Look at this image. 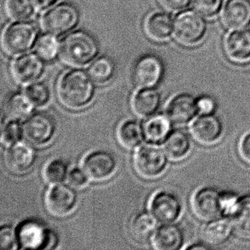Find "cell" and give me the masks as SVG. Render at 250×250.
Masks as SVG:
<instances>
[{
	"mask_svg": "<svg viewBox=\"0 0 250 250\" xmlns=\"http://www.w3.org/2000/svg\"><path fill=\"white\" fill-rule=\"evenodd\" d=\"M93 81L89 74L82 70L68 71L58 82V100L69 110H82L87 107L94 99Z\"/></svg>",
	"mask_w": 250,
	"mask_h": 250,
	"instance_id": "1",
	"label": "cell"
},
{
	"mask_svg": "<svg viewBox=\"0 0 250 250\" xmlns=\"http://www.w3.org/2000/svg\"><path fill=\"white\" fill-rule=\"evenodd\" d=\"M98 52L99 46L96 39L83 30L67 35L60 45L61 58L71 66L81 67L90 63Z\"/></svg>",
	"mask_w": 250,
	"mask_h": 250,
	"instance_id": "2",
	"label": "cell"
},
{
	"mask_svg": "<svg viewBox=\"0 0 250 250\" xmlns=\"http://www.w3.org/2000/svg\"><path fill=\"white\" fill-rule=\"evenodd\" d=\"M169 159L164 149L157 145L147 144L136 149L133 156L134 170L142 178L152 180L165 174Z\"/></svg>",
	"mask_w": 250,
	"mask_h": 250,
	"instance_id": "3",
	"label": "cell"
},
{
	"mask_svg": "<svg viewBox=\"0 0 250 250\" xmlns=\"http://www.w3.org/2000/svg\"><path fill=\"white\" fill-rule=\"evenodd\" d=\"M17 229L20 247L22 250H54L59 244L57 232L39 221H23Z\"/></svg>",
	"mask_w": 250,
	"mask_h": 250,
	"instance_id": "4",
	"label": "cell"
},
{
	"mask_svg": "<svg viewBox=\"0 0 250 250\" xmlns=\"http://www.w3.org/2000/svg\"><path fill=\"white\" fill-rule=\"evenodd\" d=\"M24 138L38 147L48 146L53 141L57 133V124L50 114L33 112L23 123Z\"/></svg>",
	"mask_w": 250,
	"mask_h": 250,
	"instance_id": "5",
	"label": "cell"
},
{
	"mask_svg": "<svg viewBox=\"0 0 250 250\" xmlns=\"http://www.w3.org/2000/svg\"><path fill=\"white\" fill-rule=\"evenodd\" d=\"M80 19L78 10L72 4L62 2L47 11L42 18V27L54 36L68 33L77 25Z\"/></svg>",
	"mask_w": 250,
	"mask_h": 250,
	"instance_id": "6",
	"label": "cell"
},
{
	"mask_svg": "<svg viewBox=\"0 0 250 250\" xmlns=\"http://www.w3.org/2000/svg\"><path fill=\"white\" fill-rule=\"evenodd\" d=\"M37 29L30 22H17L10 24L2 35L5 52L11 55H19L27 52L34 44Z\"/></svg>",
	"mask_w": 250,
	"mask_h": 250,
	"instance_id": "7",
	"label": "cell"
},
{
	"mask_svg": "<svg viewBox=\"0 0 250 250\" xmlns=\"http://www.w3.org/2000/svg\"><path fill=\"white\" fill-rule=\"evenodd\" d=\"M77 203V191L68 184L51 186L45 194V207L55 217H65L71 214L75 210Z\"/></svg>",
	"mask_w": 250,
	"mask_h": 250,
	"instance_id": "8",
	"label": "cell"
},
{
	"mask_svg": "<svg viewBox=\"0 0 250 250\" xmlns=\"http://www.w3.org/2000/svg\"><path fill=\"white\" fill-rule=\"evenodd\" d=\"M221 193L213 187H203L193 193L190 200L191 211L196 218L208 222L222 217Z\"/></svg>",
	"mask_w": 250,
	"mask_h": 250,
	"instance_id": "9",
	"label": "cell"
},
{
	"mask_svg": "<svg viewBox=\"0 0 250 250\" xmlns=\"http://www.w3.org/2000/svg\"><path fill=\"white\" fill-rule=\"evenodd\" d=\"M188 134L196 143L203 146H214L223 137L222 121L214 114H199L189 123Z\"/></svg>",
	"mask_w": 250,
	"mask_h": 250,
	"instance_id": "10",
	"label": "cell"
},
{
	"mask_svg": "<svg viewBox=\"0 0 250 250\" xmlns=\"http://www.w3.org/2000/svg\"><path fill=\"white\" fill-rule=\"evenodd\" d=\"M148 207L150 213L161 224L175 223L182 214V203L179 197L167 190L154 193Z\"/></svg>",
	"mask_w": 250,
	"mask_h": 250,
	"instance_id": "11",
	"label": "cell"
},
{
	"mask_svg": "<svg viewBox=\"0 0 250 250\" xmlns=\"http://www.w3.org/2000/svg\"><path fill=\"white\" fill-rule=\"evenodd\" d=\"M173 30L175 39L179 43L191 46L198 43L204 36L206 22L197 13L184 11L175 18Z\"/></svg>",
	"mask_w": 250,
	"mask_h": 250,
	"instance_id": "12",
	"label": "cell"
},
{
	"mask_svg": "<svg viewBox=\"0 0 250 250\" xmlns=\"http://www.w3.org/2000/svg\"><path fill=\"white\" fill-rule=\"evenodd\" d=\"M115 156L106 150H98L87 153L83 160L82 167L90 181L100 182L112 178L118 170Z\"/></svg>",
	"mask_w": 250,
	"mask_h": 250,
	"instance_id": "13",
	"label": "cell"
},
{
	"mask_svg": "<svg viewBox=\"0 0 250 250\" xmlns=\"http://www.w3.org/2000/svg\"><path fill=\"white\" fill-rule=\"evenodd\" d=\"M36 159V153L30 143L20 141L6 147L4 153V162L7 169L16 175L28 172Z\"/></svg>",
	"mask_w": 250,
	"mask_h": 250,
	"instance_id": "14",
	"label": "cell"
},
{
	"mask_svg": "<svg viewBox=\"0 0 250 250\" xmlns=\"http://www.w3.org/2000/svg\"><path fill=\"white\" fill-rule=\"evenodd\" d=\"M43 61L37 53H27L19 57L11 68L14 80L21 84L36 83L43 74Z\"/></svg>",
	"mask_w": 250,
	"mask_h": 250,
	"instance_id": "15",
	"label": "cell"
},
{
	"mask_svg": "<svg viewBox=\"0 0 250 250\" xmlns=\"http://www.w3.org/2000/svg\"><path fill=\"white\" fill-rule=\"evenodd\" d=\"M163 65L159 58L147 55L139 60L133 70V81L139 88H150L159 83Z\"/></svg>",
	"mask_w": 250,
	"mask_h": 250,
	"instance_id": "16",
	"label": "cell"
},
{
	"mask_svg": "<svg viewBox=\"0 0 250 250\" xmlns=\"http://www.w3.org/2000/svg\"><path fill=\"white\" fill-rule=\"evenodd\" d=\"M166 114L172 124L177 125L189 124L199 115L197 99L187 93L177 95L168 103Z\"/></svg>",
	"mask_w": 250,
	"mask_h": 250,
	"instance_id": "17",
	"label": "cell"
},
{
	"mask_svg": "<svg viewBox=\"0 0 250 250\" xmlns=\"http://www.w3.org/2000/svg\"><path fill=\"white\" fill-rule=\"evenodd\" d=\"M152 247L156 250H178L182 248L184 234L175 223L162 224L152 236Z\"/></svg>",
	"mask_w": 250,
	"mask_h": 250,
	"instance_id": "18",
	"label": "cell"
},
{
	"mask_svg": "<svg viewBox=\"0 0 250 250\" xmlns=\"http://www.w3.org/2000/svg\"><path fill=\"white\" fill-rule=\"evenodd\" d=\"M233 232V224L230 218L222 216L206 222L202 228L200 236L203 243L211 247L228 241Z\"/></svg>",
	"mask_w": 250,
	"mask_h": 250,
	"instance_id": "19",
	"label": "cell"
},
{
	"mask_svg": "<svg viewBox=\"0 0 250 250\" xmlns=\"http://www.w3.org/2000/svg\"><path fill=\"white\" fill-rule=\"evenodd\" d=\"M224 24L230 30H239L250 23V0H228L222 12Z\"/></svg>",
	"mask_w": 250,
	"mask_h": 250,
	"instance_id": "20",
	"label": "cell"
},
{
	"mask_svg": "<svg viewBox=\"0 0 250 250\" xmlns=\"http://www.w3.org/2000/svg\"><path fill=\"white\" fill-rule=\"evenodd\" d=\"M189 134L184 130H172L164 142V150L172 162H181L187 159L192 150V142Z\"/></svg>",
	"mask_w": 250,
	"mask_h": 250,
	"instance_id": "21",
	"label": "cell"
},
{
	"mask_svg": "<svg viewBox=\"0 0 250 250\" xmlns=\"http://www.w3.org/2000/svg\"><path fill=\"white\" fill-rule=\"evenodd\" d=\"M161 101L160 93L153 87L140 88L131 98V109L137 116L147 118L157 112Z\"/></svg>",
	"mask_w": 250,
	"mask_h": 250,
	"instance_id": "22",
	"label": "cell"
},
{
	"mask_svg": "<svg viewBox=\"0 0 250 250\" xmlns=\"http://www.w3.org/2000/svg\"><path fill=\"white\" fill-rule=\"evenodd\" d=\"M172 122L167 114L158 113L148 117L143 124L145 138L153 145L163 144L172 131Z\"/></svg>",
	"mask_w": 250,
	"mask_h": 250,
	"instance_id": "23",
	"label": "cell"
},
{
	"mask_svg": "<svg viewBox=\"0 0 250 250\" xmlns=\"http://www.w3.org/2000/svg\"><path fill=\"white\" fill-rule=\"evenodd\" d=\"M225 52L231 61L242 62L250 59V31L237 30L225 39Z\"/></svg>",
	"mask_w": 250,
	"mask_h": 250,
	"instance_id": "24",
	"label": "cell"
},
{
	"mask_svg": "<svg viewBox=\"0 0 250 250\" xmlns=\"http://www.w3.org/2000/svg\"><path fill=\"white\" fill-rule=\"evenodd\" d=\"M117 139L124 148L135 150L146 140L143 124L132 119L123 121L117 130Z\"/></svg>",
	"mask_w": 250,
	"mask_h": 250,
	"instance_id": "25",
	"label": "cell"
},
{
	"mask_svg": "<svg viewBox=\"0 0 250 250\" xmlns=\"http://www.w3.org/2000/svg\"><path fill=\"white\" fill-rule=\"evenodd\" d=\"M158 221L150 211L137 213L130 222V233L135 241L147 242L151 239L158 228Z\"/></svg>",
	"mask_w": 250,
	"mask_h": 250,
	"instance_id": "26",
	"label": "cell"
},
{
	"mask_svg": "<svg viewBox=\"0 0 250 250\" xmlns=\"http://www.w3.org/2000/svg\"><path fill=\"white\" fill-rule=\"evenodd\" d=\"M34 105L24 93H12L7 99L4 106V112L7 120L22 121L33 113Z\"/></svg>",
	"mask_w": 250,
	"mask_h": 250,
	"instance_id": "27",
	"label": "cell"
},
{
	"mask_svg": "<svg viewBox=\"0 0 250 250\" xmlns=\"http://www.w3.org/2000/svg\"><path fill=\"white\" fill-rule=\"evenodd\" d=\"M172 21L165 13L158 12L147 17L145 24L146 34L155 42H164L172 33Z\"/></svg>",
	"mask_w": 250,
	"mask_h": 250,
	"instance_id": "28",
	"label": "cell"
},
{
	"mask_svg": "<svg viewBox=\"0 0 250 250\" xmlns=\"http://www.w3.org/2000/svg\"><path fill=\"white\" fill-rule=\"evenodd\" d=\"M230 219L234 231L243 238H250V194L240 198L238 208Z\"/></svg>",
	"mask_w": 250,
	"mask_h": 250,
	"instance_id": "29",
	"label": "cell"
},
{
	"mask_svg": "<svg viewBox=\"0 0 250 250\" xmlns=\"http://www.w3.org/2000/svg\"><path fill=\"white\" fill-rule=\"evenodd\" d=\"M68 164L61 159H54L48 162L43 169V178L50 186L62 184L66 181L69 172Z\"/></svg>",
	"mask_w": 250,
	"mask_h": 250,
	"instance_id": "30",
	"label": "cell"
},
{
	"mask_svg": "<svg viewBox=\"0 0 250 250\" xmlns=\"http://www.w3.org/2000/svg\"><path fill=\"white\" fill-rule=\"evenodd\" d=\"M33 0H6L5 11L10 19L14 21L29 20L34 9Z\"/></svg>",
	"mask_w": 250,
	"mask_h": 250,
	"instance_id": "31",
	"label": "cell"
},
{
	"mask_svg": "<svg viewBox=\"0 0 250 250\" xmlns=\"http://www.w3.org/2000/svg\"><path fill=\"white\" fill-rule=\"evenodd\" d=\"M88 74L92 80L96 83L101 84L106 83L113 75V63L108 58H99L89 67Z\"/></svg>",
	"mask_w": 250,
	"mask_h": 250,
	"instance_id": "32",
	"label": "cell"
},
{
	"mask_svg": "<svg viewBox=\"0 0 250 250\" xmlns=\"http://www.w3.org/2000/svg\"><path fill=\"white\" fill-rule=\"evenodd\" d=\"M60 51L59 42L54 35L45 34L41 36L36 44V52L43 61H52Z\"/></svg>",
	"mask_w": 250,
	"mask_h": 250,
	"instance_id": "33",
	"label": "cell"
},
{
	"mask_svg": "<svg viewBox=\"0 0 250 250\" xmlns=\"http://www.w3.org/2000/svg\"><path fill=\"white\" fill-rule=\"evenodd\" d=\"M23 137L24 131L21 121L7 120L5 121L1 131V143L5 147L21 141Z\"/></svg>",
	"mask_w": 250,
	"mask_h": 250,
	"instance_id": "34",
	"label": "cell"
},
{
	"mask_svg": "<svg viewBox=\"0 0 250 250\" xmlns=\"http://www.w3.org/2000/svg\"><path fill=\"white\" fill-rule=\"evenodd\" d=\"M25 93L31 101L35 107L41 108L46 106L50 101V91L43 83H33L29 84Z\"/></svg>",
	"mask_w": 250,
	"mask_h": 250,
	"instance_id": "35",
	"label": "cell"
},
{
	"mask_svg": "<svg viewBox=\"0 0 250 250\" xmlns=\"http://www.w3.org/2000/svg\"><path fill=\"white\" fill-rule=\"evenodd\" d=\"M0 249L2 250H20L17 228L11 225L0 228Z\"/></svg>",
	"mask_w": 250,
	"mask_h": 250,
	"instance_id": "36",
	"label": "cell"
},
{
	"mask_svg": "<svg viewBox=\"0 0 250 250\" xmlns=\"http://www.w3.org/2000/svg\"><path fill=\"white\" fill-rule=\"evenodd\" d=\"M240 198L236 194L232 192H222L220 197V206L222 216L231 218L235 213Z\"/></svg>",
	"mask_w": 250,
	"mask_h": 250,
	"instance_id": "37",
	"label": "cell"
},
{
	"mask_svg": "<svg viewBox=\"0 0 250 250\" xmlns=\"http://www.w3.org/2000/svg\"><path fill=\"white\" fill-rule=\"evenodd\" d=\"M90 178L83 167H75L70 169L67 177V183L75 189H83L87 187Z\"/></svg>",
	"mask_w": 250,
	"mask_h": 250,
	"instance_id": "38",
	"label": "cell"
},
{
	"mask_svg": "<svg viewBox=\"0 0 250 250\" xmlns=\"http://www.w3.org/2000/svg\"><path fill=\"white\" fill-rule=\"evenodd\" d=\"M222 0H194V7L199 14L210 17L219 11Z\"/></svg>",
	"mask_w": 250,
	"mask_h": 250,
	"instance_id": "39",
	"label": "cell"
},
{
	"mask_svg": "<svg viewBox=\"0 0 250 250\" xmlns=\"http://www.w3.org/2000/svg\"><path fill=\"white\" fill-rule=\"evenodd\" d=\"M238 157L243 163L250 167V132L244 134L237 146Z\"/></svg>",
	"mask_w": 250,
	"mask_h": 250,
	"instance_id": "40",
	"label": "cell"
},
{
	"mask_svg": "<svg viewBox=\"0 0 250 250\" xmlns=\"http://www.w3.org/2000/svg\"><path fill=\"white\" fill-rule=\"evenodd\" d=\"M197 106L200 115L214 114L216 109V102L210 96H202L197 99Z\"/></svg>",
	"mask_w": 250,
	"mask_h": 250,
	"instance_id": "41",
	"label": "cell"
},
{
	"mask_svg": "<svg viewBox=\"0 0 250 250\" xmlns=\"http://www.w3.org/2000/svg\"><path fill=\"white\" fill-rule=\"evenodd\" d=\"M191 0H159V3L163 8L172 12L187 8Z\"/></svg>",
	"mask_w": 250,
	"mask_h": 250,
	"instance_id": "42",
	"label": "cell"
},
{
	"mask_svg": "<svg viewBox=\"0 0 250 250\" xmlns=\"http://www.w3.org/2000/svg\"><path fill=\"white\" fill-rule=\"evenodd\" d=\"M58 0H33L35 8L39 11L48 9L54 5Z\"/></svg>",
	"mask_w": 250,
	"mask_h": 250,
	"instance_id": "43",
	"label": "cell"
},
{
	"mask_svg": "<svg viewBox=\"0 0 250 250\" xmlns=\"http://www.w3.org/2000/svg\"><path fill=\"white\" fill-rule=\"evenodd\" d=\"M210 247L208 246L205 243H194L191 244V245L187 246L186 250H208Z\"/></svg>",
	"mask_w": 250,
	"mask_h": 250,
	"instance_id": "44",
	"label": "cell"
}]
</instances>
